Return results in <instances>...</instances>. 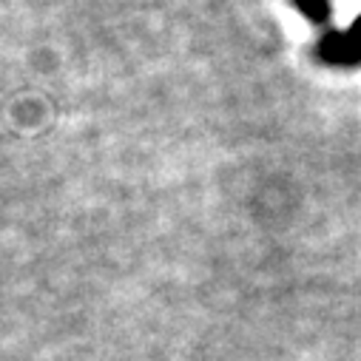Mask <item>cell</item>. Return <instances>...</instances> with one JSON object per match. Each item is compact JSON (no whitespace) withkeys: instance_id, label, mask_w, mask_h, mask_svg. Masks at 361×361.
<instances>
[{"instance_id":"1","label":"cell","mask_w":361,"mask_h":361,"mask_svg":"<svg viewBox=\"0 0 361 361\" xmlns=\"http://www.w3.org/2000/svg\"><path fill=\"white\" fill-rule=\"evenodd\" d=\"M316 57L327 66H344V68L361 66V18L344 32L324 29V35L316 43Z\"/></svg>"},{"instance_id":"2","label":"cell","mask_w":361,"mask_h":361,"mask_svg":"<svg viewBox=\"0 0 361 361\" xmlns=\"http://www.w3.org/2000/svg\"><path fill=\"white\" fill-rule=\"evenodd\" d=\"M293 6L316 26H330V15H333V6L330 0H293Z\"/></svg>"}]
</instances>
